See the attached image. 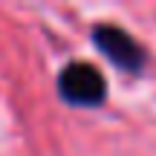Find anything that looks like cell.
Here are the masks:
<instances>
[{"instance_id":"1","label":"cell","mask_w":156,"mask_h":156,"mask_svg":"<svg viewBox=\"0 0 156 156\" xmlns=\"http://www.w3.org/2000/svg\"><path fill=\"white\" fill-rule=\"evenodd\" d=\"M58 90H61V95L69 104L95 107L104 101L107 84L95 67H90V64H69L61 73V78H58Z\"/></svg>"},{"instance_id":"2","label":"cell","mask_w":156,"mask_h":156,"mask_svg":"<svg viewBox=\"0 0 156 156\" xmlns=\"http://www.w3.org/2000/svg\"><path fill=\"white\" fill-rule=\"evenodd\" d=\"M93 38H95V44H98V49L122 69L136 73V69L142 67V61H145V55H142V49L136 46V41L130 38V35H124L122 29H116V26H98L93 32Z\"/></svg>"}]
</instances>
